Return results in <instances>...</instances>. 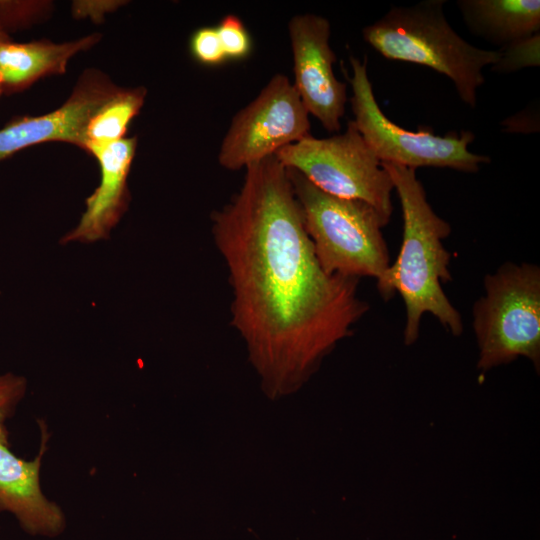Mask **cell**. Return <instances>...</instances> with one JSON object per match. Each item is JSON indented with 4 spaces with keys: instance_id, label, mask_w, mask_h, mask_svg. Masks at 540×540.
<instances>
[{
    "instance_id": "1",
    "label": "cell",
    "mask_w": 540,
    "mask_h": 540,
    "mask_svg": "<svg viewBox=\"0 0 540 540\" xmlns=\"http://www.w3.org/2000/svg\"><path fill=\"white\" fill-rule=\"evenodd\" d=\"M211 222L232 290L231 326L264 392L293 393L369 310L359 279L321 267L275 155L245 168L239 191Z\"/></svg>"
},
{
    "instance_id": "2",
    "label": "cell",
    "mask_w": 540,
    "mask_h": 540,
    "mask_svg": "<svg viewBox=\"0 0 540 540\" xmlns=\"http://www.w3.org/2000/svg\"><path fill=\"white\" fill-rule=\"evenodd\" d=\"M396 190L403 216V235L397 258L376 282L384 300L395 292L401 296L406 313L404 342L415 343L424 314H432L452 335L463 331L462 318L446 296L442 285L451 281V255L443 241L450 224L438 216L414 169L381 163Z\"/></svg>"
},
{
    "instance_id": "3",
    "label": "cell",
    "mask_w": 540,
    "mask_h": 540,
    "mask_svg": "<svg viewBox=\"0 0 540 540\" xmlns=\"http://www.w3.org/2000/svg\"><path fill=\"white\" fill-rule=\"evenodd\" d=\"M444 0L393 6L362 30L363 39L386 59L426 66L448 77L460 99L476 107L483 69L496 63L498 49L476 47L462 38L444 15Z\"/></svg>"
},
{
    "instance_id": "4",
    "label": "cell",
    "mask_w": 540,
    "mask_h": 540,
    "mask_svg": "<svg viewBox=\"0 0 540 540\" xmlns=\"http://www.w3.org/2000/svg\"><path fill=\"white\" fill-rule=\"evenodd\" d=\"M287 172L321 267L331 275L379 281L391 263L382 234L387 222L371 205L329 195L301 173Z\"/></svg>"
},
{
    "instance_id": "5",
    "label": "cell",
    "mask_w": 540,
    "mask_h": 540,
    "mask_svg": "<svg viewBox=\"0 0 540 540\" xmlns=\"http://www.w3.org/2000/svg\"><path fill=\"white\" fill-rule=\"evenodd\" d=\"M472 327L483 371L518 357L540 368V268L506 262L484 278V294L472 308Z\"/></svg>"
},
{
    "instance_id": "6",
    "label": "cell",
    "mask_w": 540,
    "mask_h": 540,
    "mask_svg": "<svg viewBox=\"0 0 540 540\" xmlns=\"http://www.w3.org/2000/svg\"><path fill=\"white\" fill-rule=\"evenodd\" d=\"M351 109L353 122L366 144L381 163L407 168H448L464 173H477L489 164L487 155L469 151L475 136L471 131L448 132L436 135L425 128L409 131L398 126L382 112L368 76L367 60L350 56Z\"/></svg>"
},
{
    "instance_id": "7",
    "label": "cell",
    "mask_w": 540,
    "mask_h": 540,
    "mask_svg": "<svg viewBox=\"0 0 540 540\" xmlns=\"http://www.w3.org/2000/svg\"><path fill=\"white\" fill-rule=\"evenodd\" d=\"M275 157L321 191L365 202L387 223L390 221L392 180L353 120L348 121L342 133L326 138L310 135L280 149Z\"/></svg>"
},
{
    "instance_id": "8",
    "label": "cell",
    "mask_w": 540,
    "mask_h": 540,
    "mask_svg": "<svg viewBox=\"0 0 540 540\" xmlns=\"http://www.w3.org/2000/svg\"><path fill=\"white\" fill-rule=\"evenodd\" d=\"M309 113L293 83L277 73L231 120L218 152L227 170L246 168L310 133Z\"/></svg>"
},
{
    "instance_id": "9",
    "label": "cell",
    "mask_w": 540,
    "mask_h": 540,
    "mask_svg": "<svg viewBox=\"0 0 540 540\" xmlns=\"http://www.w3.org/2000/svg\"><path fill=\"white\" fill-rule=\"evenodd\" d=\"M293 59V85L309 115L329 132L338 133L345 114L347 86L333 71L336 55L330 46L328 19L313 13L288 22Z\"/></svg>"
},
{
    "instance_id": "10",
    "label": "cell",
    "mask_w": 540,
    "mask_h": 540,
    "mask_svg": "<svg viewBox=\"0 0 540 540\" xmlns=\"http://www.w3.org/2000/svg\"><path fill=\"white\" fill-rule=\"evenodd\" d=\"M117 87L96 69H87L63 105L40 116L15 117L0 129V161L35 144L63 141L80 147L85 126Z\"/></svg>"
},
{
    "instance_id": "11",
    "label": "cell",
    "mask_w": 540,
    "mask_h": 540,
    "mask_svg": "<svg viewBox=\"0 0 540 540\" xmlns=\"http://www.w3.org/2000/svg\"><path fill=\"white\" fill-rule=\"evenodd\" d=\"M45 434L42 426L39 454L28 461L10 450L6 428L0 429V512L13 514L31 535L56 536L64 529L65 518L60 507L43 495L39 480Z\"/></svg>"
},
{
    "instance_id": "12",
    "label": "cell",
    "mask_w": 540,
    "mask_h": 540,
    "mask_svg": "<svg viewBox=\"0 0 540 540\" xmlns=\"http://www.w3.org/2000/svg\"><path fill=\"white\" fill-rule=\"evenodd\" d=\"M137 138L94 147L89 150L100 167V184L86 199V209L76 227L61 240L92 243L109 237L126 212L131 199L127 178L135 156Z\"/></svg>"
},
{
    "instance_id": "13",
    "label": "cell",
    "mask_w": 540,
    "mask_h": 540,
    "mask_svg": "<svg viewBox=\"0 0 540 540\" xmlns=\"http://www.w3.org/2000/svg\"><path fill=\"white\" fill-rule=\"evenodd\" d=\"M100 39L101 35L94 33L64 43L39 40L26 43L9 41L1 44L2 93L10 95L22 92L40 78L65 73L72 56L88 50Z\"/></svg>"
},
{
    "instance_id": "14",
    "label": "cell",
    "mask_w": 540,
    "mask_h": 540,
    "mask_svg": "<svg viewBox=\"0 0 540 540\" xmlns=\"http://www.w3.org/2000/svg\"><path fill=\"white\" fill-rule=\"evenodd\" d=\"M470 33L501 48L540 33L539 0H459Z\"/></svg>"
},
{
    "instance_id": "15",
    "label": "cell",
    "mask_w": 540,
    "mask_h": 540,
    "mask_svg": "<svg viewBox=\"0 0 540 540\" xmlns=\"http://www.w3.org/2000/svg\"><path fill=\"white\" fill-rule=\"evenodd\" d=\"M147 90L143 86L121 89L106 100L84 128L80 148L87 153L124 138L128 125L140 112Z\"/></svg>"
},
{
    "instance_id": "16",
    "label": "cell",
    "mask_w": 540,
    "mask_h": 540,
    "mask_svg": "<svg viewBox=\"0 0 540 540\" xmlns=\"http://www.w3.org/2000/svg\"><path fill=\"white\" fill-rule=\"evenodd\" d=\"M500 57L491 65L497 73H513L525 68L540 66V33L519 39L498 48Z\"/></svg>"
},
{
    "instance_id": "17",
    "label": "cell",
    "mask_w": 540,
    "mask_h": 540,
    "mask_svg": "<svg viewBox=\"0 0 540 540\" xmlns=\"http://www.w3.org/2000/svg\"><path fill=\"white\" fill-rule=\"evenodd\" d=\"M228 60H244L252 52L251 35L243 21L234 14L225 15L216 26Z\"/></svg>"
},
{
    "instance_id": "18",
    "label": "cell",
    "mask_w": 540,
    "mask_h": 540,
    "mask_svg": "<svg viewBox=\"0 0 540 540\" xmlns=\"http://www.w3.org/2000/svg\"><path fill=\"white\" fill-rule=\"evenodd\" d=\"M192 57L205 66H219L228 61L216 26L196 29L189 39Z\"/></svg>"
},
{
    "instance_id": "19",
    "label": "cell",
    "mask_w": 540,
    "mask_h": 540,
    "mask_svg": "<svg viewBox=\"0 0 540 540\" xmlns=\"http://www.w3.org/2000/svg\"><path fill=\"white\" fill-rule=\"evenodd\" d=\"M43 2L0 1V28L8 30L29 25L43 13Z\"/></svg>"
},
{
    "instance_id": "20",
    "label": "cell",
    "mask_w": 540,
    "mask_h": 540,
    "mask_svg": "<svg viewBox=\"0 0 540 540\" xmlns=\"http://www.w3.org/2000/svg\"><path fill=\"white\" fill-rule=\"evenodd\" d=\"M27 381L24 377L13 373L0 375V429L11 417L18 403L24 397Z\"/></svg>"
},
{
    "instance_id": "21",
    "label": "cell",
    "mask_w": 540,
    "mask_h": 540,
    "mask_svg": "<svg viewBox=\"0 0 540 540\" xmlns=\"http://www.w3.org/2000/svg\"><path fill=\"white\" fill-rule=\"evenodd\" d=\"M12 41L9 34L0 28V45Z\"/></svg>"
},
{
    "instance_id": "22",
    "label": "cell",
    "mask_w": 540,
    "mask_h": 540,
    "mask_svg": "<svg viewBox=\"0 0 540 540\" xmlns=\"http://www.w3.org/2000/svg\"><path fill=\"white\" fill-rule=\"evenodd\" d=\"M2 94V79H1V76H0V95Z\"/></svg>"
}]
</instances>
